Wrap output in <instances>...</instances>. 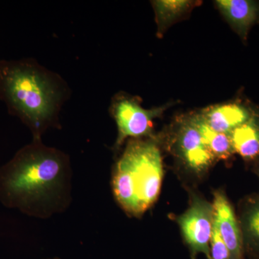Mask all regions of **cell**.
<instances>
[{"label": "cell", "mask_w": 259, "mask_h": 259, "mask_svg": "<svg viewBox=\"0 0 259 259\" xmlns=\"http://www.w3.org/2000/svg\"><path fill=\"white\" fill-rule=\"evenodd\" d=\"M71 180L69 156L32 140L0 168V202L30 217L47 219L69 208Z\"/></svg>", "instance_id": "1"}, {"label": "cell", "mask_w": 259, "mask_h": 259, "mask_svg": "<svg viewBox=\"0 0 259 259\" xmlns=\"http://www.w3.org/2000/svg\"><path fill=\"white\" fill-rule=\"evenodd\" d=\"M67 95L64 80L33 59L0 60V99L30 129L34 141H41L49 127H59Z\"/></svg>", "instance_id": "2"}, {"label": "cell", "mask_w": 259, "mask_h": 259, "mask_svg": "<svg viewBox=\"0 0 259 259\" xmlns=\"http://www.w3.org/2000/svg\"><path fill=\"white\" fill-rule=\"evenodd\" d=\"M163 169L159 148L151 140H130L112 175L116 202L130 216L140 218L157 200Z\"/></svg>", "instance_id": "3"}, {"label": "cell", "mask_w": 259, "mask_h": 259, "mask_svg": "<svg viewBox=\"0 0 259 259\" xmlns=\"http://www.w3.org/2000/svg\"><path fill=\"white\" fill-rule=\"evenodd\" d=\"M166 109L163 106L146 110L138 99L123 95L116 96L110 107L118 131L115 150H118L129 138L139 139L151 134L153 119L160 117Z\"/></svg>", "instance_id": "4"}, {"label": "cell", "mask_w": 259, "mask_h": 259, "mask_svg": "<svg viewBox=\"0 0 259 259\" xmlns=\"http://www.w3.org/2000/svg\"><path fill=\"white\" fill-rule=\"evenodd\" d=\"M177 222L192 258L199 253H204L209 259V243L214 223L212 204L203 199H194L190 208L179 216Z\"/></svg>", "instance_id": "5"}, {"label": "cell", "mask_w": 259, "mask_h": 259, "mask_svg": "<svg viewBox=\"0 0 259 259\" xmlns=\"http://www.w3.org/2000/svg\"><path fill=\"white\" fill-rule=\"evenodd\" d=\"M177 148L185 164L195 173L206 171L216 159L188 118L182 122L179 130Z\"/></svg>", "instance_id": "6"}, {"label": "cell", "mask_w": 259, "mask_h": 259, "mask_svg": "<svg viewBox=\"0 0 259 259\" xmlns=\"http://www.w3.org/2000/svg\"><path fill=\"white\" fill-rule=\"evenodd\" d=\"M214 221L231 254V259H241L242 241L233 209L224 194L214 193Z\"/></svg>", "instance_id": "7"}, {"label": "cell", "mask_w": 259, "mask_h": 259, "mask_svg": "<svg viewBox=\"0 0 259 259\" xmlns=\"http://www.w3.org/2000/svg\"><path fill=\"white\" fill-rule=\"evenodd\" d=\"M204 122L214 131L230 134L250 118L248 109L237 103H227L205 109L200 114Z\"/></svg>", "instance_id": "8"}, {"label": "cell", "mask_w": 259, "mask_h": 259, "mask_svg": "<svg viewBox=\"0 0 259 259\" xmlns=\"http://www.w3.org/2000/svg\"><path fill=\"white\" fill-rule=\"evenodd\" d=\"M218 9L243 38L258 15V6L249 0H218Z\"/></svg>", "instance_id": "9"}, {"label": "cell", "mask_w": 259, "mask_h": 259, "mask_svg": "<svg viewBox=\"0 0 259 259\" xmlns=\"http://www.w3.org/2000/svg\"><path fill=\"white\" fill-rule=\"evenodd\" d=\"M235 152L245 159L259 155V121L253 117L238 126L230 134Z\"/></svg>", "instance_id": "10"}, {"label": "cell", "mask_w": 259, "mask_h": 259, "mask_svg": "<svg viewBox=\"0 0 259 259\" xmlns=\"http://www.w3.org/2000/svg\"><path fill=\"white\" fill-rule=\"evenodd\" d=\"M188 120L199 131L214 158L227 159L235 153L230 134L213 130L204 122L200 114L190 116Z\"/></svg>", "instance_id": "11"}, {"label": "cell", "mask_w": 259, "mask_h": 259, "mask_svg": "<svg viewBox=\"0 0 259 259\" xmlns=\"http://www.w3.org/2000/svg\"><path fill=\"white\" fill-rule=\"evenodd\" d=\"M194 5H195V2L186 0L153 1V5L156 15L158 31H163L167 26L187 13Z\"/></svg>", "instance_id": "12"}, {"label": "cell", "mask_w": 259, "mask_h": 259, "mask_svg": "<svg viewBox=\"0 0 259 259\" xmlns=\"http://www.w3.org/2000/svg\"><path fill=\"white\" fill-rule=\"evenodd\" d=\"M244 229L250 242L259 248V203L250 207L245 213Z\"/></svg>", "instance_id": "13"}, {"label": "cell", "mask_w": 259, "mask_h": 259, "mask_svg": "<svg viewBox=\"0 0 259 259\" xmlns=\"http://www.w3.org/2000/svg\"><path fill=\"white\" fill-rule=\"evenodd\" d=\"M209 249H210L209 259H231L228 247L223 241V237L214 221L213 223Z\"/></svg>", "instance_id": "14"}, {"label": "cell", "mask_w": 259, "mask_h": 259, "mask_svg": "<svg viewBox=\"0 0 259 259\" xmlns=\"http://www.w3.org/2000/svg\"><path fill=\"white\" fill-rule=\"evenodd\" d=\"M45 259H61V258H59V257H54V258H45Z\"/></svg>", "instance_id": "15"}]
</instances>
